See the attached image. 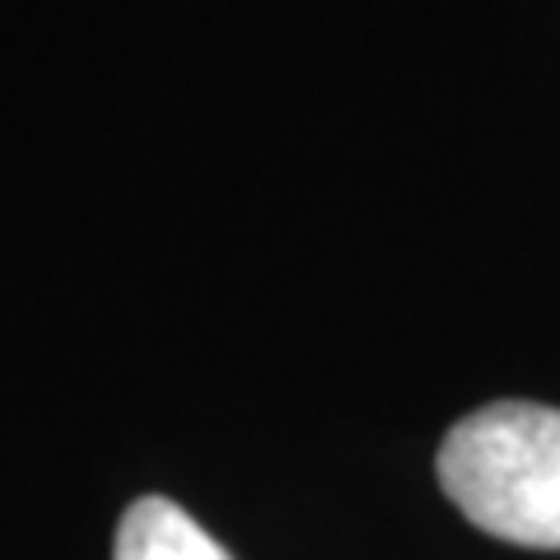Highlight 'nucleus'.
Wrapping results in <instances>:
<instances>
[{
  "instance_id": "nucleus-1",
  "label": "nucleus",
  "mask_w": 560,
  "mask_h": 560,
  "mask_svg": "<svg viewBox=\"0 0 560 560\" xmlns=\"http://www.w3.org/2000/svg\"><path fill=\"white\" fill-rule=\"evenodd\" d=\"M440 486L481 533L560 551V411L490 401L463 416L440 448Z\"/></svg>"
},
{
  "instance_id": "nucleus-2",
  "label": "nucleus",
  "mask_w": 560,
  "mask_h": 560,
  "mask_svg": "<svg viewBox=\"0 0 560 560\" xmlns=\"http://www.w3.org/2000/svg\"><path fill=\"white\" fill-rule=\"evenodd\" d=\"M113 560H234V556L183 504L164 495H145L121 514Z\"/></svg>"
}]
</instances>
